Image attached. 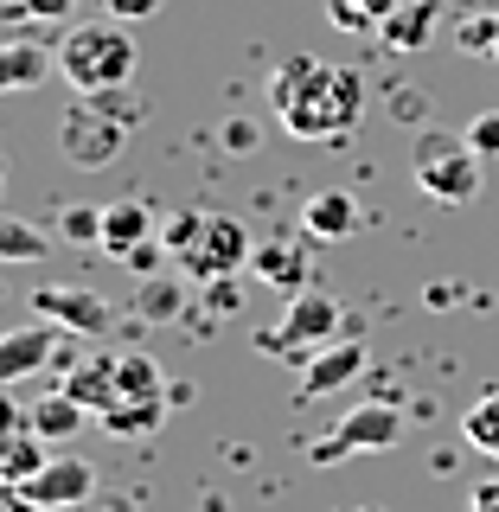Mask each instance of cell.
I'll use <instances>...</instances> for the list:
<instances>
[{
	"label": "cell",
	"mask_w": 499,
	"mask_h": 512,
	"mask_svg": "<svg viewBox=\"0 0 499 512\" xmlns=\"http://www.w3.org/2000/svg\"><path fill=\"white\" fill-rule=\"evenodd\" d=\"M269 103H276V116L295 141H346L365 116V84L346 64H320L295 52L269 77Z\"/></svg>",
	"instance_id": "6da1fadb"
},
{
	"label": "cell",
	"mask_w": 499,
	"mask_h": 512,
	"mask_svg": "<svg viewBox=\"0 0 499 512\" xmlns=\"http://www.w3.org/2000/svg\"><path fill=\"white\" fill-rule=\"evenodd\" d=\"M135 122H141V103L128 96V84L116 90H84L71 109H64V122H58V148L71 167H109L122 148H128V135H135Z\"/></svg>",
	"instance_id": "7a4b0ae2"
},
{
	"label": "cell",
	"mask_w": 499,
	"mask_h": 512,
	"mask_svg": "<svg viewBox=\"0 0 499 512\" xmlns=\"http://www.w3.org/2000/svg\"><path fill=\"white\" fill-rule=\"evenodd\" d=\"M135 39H128L122 20H90V26H71L58 45V77L71 84L77 96L84 90H116L135 77Z\"/></svg>",
	"instance_id": "3957f363"
},
{
	"label": "cell",
	"mask_w": 499,
	"mask_h": 512,
	"mask_svg": "<svg viewBox=\"0 0 499 512\" xmlns=\"http://www.w3.org/2000/svg\"><path fill=\"white\" fill-rule=\"evenodd\" d=\"M340 327H346V308L327 295V288H301V295H288V308L276 327H263L256 333V352H269V359H282V365H308L314 352H327L333 340H340Z\"/></svg>",
	"instance_id": "277c9868"
},
{
	"label": "cell",
	"mask_w": 499,
	"mask_h": 512,
	"mask_svg": "<svg viewBox=\"0 0 499 512\" xmlns=\"http://www.w3.org/2000/svg\"><path fill=\"white\" fill-rule=\"evenodd\" d=\"M480 173H487V160L468 148V135H448V128H423V135H416L410 180L436 205H474L480 199Z\"/></svg>",
	"instance_id": "5b68a950"
},
{
	"label": "cell",
	"mask_w": 499,
	"mask_h": 512,
	"mask_svg": "<svg viewBox=\"0 0 499 512\" xmlns=\"http://www.w3.org/2000/svg\"><path fill=\"white\" fill-rule=\"evenodd\" d=\"M397 442H404V410H397L391 397H378V404L346 410L340 423L308 448V461L314 468H340V461H352V455H378V448H397Z\"/></svg>",
	"instance_id": "8992f818"
},
{
	"label": "cell",
	"mask_w": 499,
	"mask_h": 512,
	"mask_svg": "<svg viewBox=\"0 0 499 512\" xmlns=\"http://www.w3.org/2000/svg\"><path fill=\"white\" fill-rule=\"evenodd\" d=\"M250 231H244V218H231V212H212L205 218V231H199V244H192L180 263H186V276H199V282H218V276H237V269H250Z\"/></svg>",
	"instance_id": "52a82bcc"
},
{
	"label": "cell",
	"mask_w": 499,
	"mask_h": 512,
	"mask_svg": "<svg viewBox=\"0 0 499 512\" xmlns=\"http://www.w3.org/2000/svg\"><path fill=\"white\" fill-rule=\"evenodd\" d=\"M20 493L39 512H77V506H90V493H96V468H90L84 455H52Z\"/></svg>",
	"instance_id": "ba28073f"
},
{
	"label": "cell",
	"mask_w": 499,
	"mask_h": 512,
	"mask_svg": "<svg viewBox=\"0 0 499 512\" xmlns=\"http://www.w3.org/2000/svg\"><path fill=\"white\" fill-rule=\"evenodd\" d=\"M250 269H256V282H269L276 295H301V288H314V282H308V269H314V237H308V231H301V237H269V244H256Z\"/></svg>",
	"instance_id": "9c48e42d"
},
{
	"label": "cell",
	"mask_w": 499,
	"mask_h": 512,
	"mask_svg": "<svg viewBox=\"0 0 499 512\" xmlns=\"http://www.w3.org/2000/svg\"><path fill=\"white\" fill-rule=\"evenodd\" d=\"M32 308H39L45 320H52L58 333H109V301L103 295H90V288H39V295H32Z\"/></svg>",
	"instance_id": "30bf717a"
},
{
	"label": "cell",
	"mask_w": 499,
	"mask_h": 512,
	"mask_svg": "<svg viewBox=\"0 0 499 512\" xmlns=\"http://www.w3.org/2000/svg\"><path fill=\"white\" fill-rule=\"evenodd\" d=\"M365 340L359 333H346V340H333L327 352H314L308 365H301V404L308 397H327V391H340V384H352V378H365Z\"/></svg>",
	"instance_id": "8fae6325"
},
{
	"label": "cell",
	"mask_w": 499,
	"mask_h": 512,
	"mask_svg": "<svg viewBox=\"0 0 499 512\" xmlns=\"http://www.w3.org/2000/svg\"><path fill=\"white\" fill-rule=\"evenodd\" d=\"M58 327L52 320H39V327H13L7 340H0V378H26V372H39V365H52L58 359Z\"/></svg>",
	"instance_id": "7c38bea8"
},
{
	"label": "cell",
	"mask_w": 499,
	"mask_h": 512,
	"mask_svg": "<svg viewBox=\"0 0 499 512\" xmlns=\"http://www.w3.org/2000/svg\"><path fill=\"white\" fill-rule=\"evenodd\" d=\"M148 237H160L148 199H109V205H103V250L116 256V263H122L135 244H148Z\"/></svg>",
	"instance_id": "4fadbf2b"
},
{
	"label": "cell",
	"mask_w": 499,
	"mask_h": 512,
	"mask_svg": "<svg viewBox=\"0 0 499 512\" xmlns=\"http://www.w3.org/2000/svg\"><path fill=\"white\" fill-rule=\"evenodd\" d=\"M301 231L314 237V244H340V237L359 231V199L352 192H314L308 205H301Z\"/></svg>",
	"instance_id": "5bb4252c"
},
{
	"label": "cell",
	"mask_w": 499,
	"mask_h": 512,
	"mask_svg": "<svg viewBox=\"0 0 499 512\" xmlns=\"http://www.w3.org/2000/svg\"><path fill=\"white\" fill-rule=\"evenodd\" d=\"M96 423H103L109 436H154V429L167 423V397H109V404L96 410Z\"/></svg>",
	"instance_id": "9a60e30c"
},
{
	"label": "cell",
	"mask_w": 499,
	"mask_h": 512,
	"mask_svg": "<svg viewBox=\"0 0 499 512\" xmlns=\"http://www.w3.org/2000/svg\"><path fill=\"white\" fill-rule=\"evenodd\" d=\"M436 13H442V0H404V7L378 26L384 45H391V52H423V45L436 39Z\"/></svg>",
	"instance_id": "2e32d148"
},
{
	"label": "cell",
	"mask_w": 499,
	"mask_h": 512,
	"mask_svg": "<svg viewBox=\"0 0 499 512\" xmlns=\"http://www.w3.org/2000/svg\"><path fill=\"white\" fill-rule=\"evenodd\" d=\"M84 416H90V404H77L71 391H52V397H39V404L26 410V423L39 429L45 442H71L77 429H84Z\"/></svg>",
	"instance_id": "e0dca14e"
},
{
	"label": "cell",
	"mask_w": 499,
	"mask_h": 512,
	"mask_svg": "<svg viewBox=\"0 0 499 512\" xmlns=\"http://www.w3.org/2000/svg\"><path fill=\"white\" fill-rule=\"evenodd\" d=\"M45 461H52V455H45V436L32 423L26 429H7V448H0V480H7V487H26Z\"/></svg>",
	"instance_id": "ac0fdd59"
},
{
	"label": "cell",
	"mask_w": 499,
	"mask_h": 512,
	"mask_svg": "<svg viewBox=\"0 0 499 512\" xmlns=\"http://www.w3.org/2000/svg\"><path fill=\"white\" fill-rule=\"evenodd\" d=\"M64 391H71L77 404L103 410L109 397H116V359H71L64 365Z\"/></svg>",
	"instance_id": "d6986e66"
},
{
	"label": "cell",
	"mask_w": 499,
	"mask_h": 512,
	"mask_svg": "<svg viewBox=\"0 0 499 512\" xmlns=\"http://www.w3.org/2000/svg\"><path fill=\"white\" fill-rule=\"evenodd\" d=\"M58 71V52H45V45H7L0 52V84L7 90H32V84H45V77Z\"/></svg>",
	"instance_id": "ffe728a7"
},
{
	"label": "cell",
	"mask_w": 499,
	"mask_h": 512,
	"mask_svg": "<svg viewBox=\"0 0 499 512\" xmlns=\"http://www.w3.org/2000/svg\"><path fill=\"white\" fill-rule=\"evenodd\" d=\"M461 436H468L480 455L499 461V384H493V391H480L474 404H468V416H461Z\"/></svg>",
	"instance_id": "44dd1931"
},
{
	"label": "cell",
	"mask_w": 499,
	"mask_h": 512,
	"mask_svg": "<svg viewBox=\"0 0 499 512\" xmlns=\"http://www.w3.org/2000/svg\"><path fill=\"white\" fill-rule=\"evenodd\" d=\"M404 0H327V20L340 32H365V26H384Z\"/></svg>",
	"instance_id": "7402d4cb"
},
{
	"label": "cell",
	"mask_w": 499,
	"mask_h": 512,
	"mask_svg": "<svg viewBox=\"0 0 499 512\" xmlns=\"http://www.w3.org/2000/svg\"><path fill=\"white\" fill-rule=\"evenodd\" d=\"M0 256L7 263H39V256H52V237L32 231L26 218H0Z\"/></svg>",
	"instance_id": "603a6c76"
},
{
	"label": "cell",
	"mask_w": 499,
	"mask_h": 512,
	"mask_svg": "<svg viewBox=\"0 0 499 512\" xmlns=\"http://www.w3.org/2000/svg\"><path fill=\"white\" fill-rule=\"evenodd\" d=\"M58 237L64 244H84V250H103V205H64Z\"/></svg>",
	"instance_id": "cb8c5ba5"
},
{
	"label": "cell",
	"mask_w": 499,
	"mask_h": 512,
	"mask_svg": "<svg viewBox=\"0 0 499 512\" xmlns=\"http://www.w3.org/2000/svg\"><path fill=\"white\" fill-rule=\"evenodd\" d=\"M116 397H160V365L141 359V352L116 359Z\"/></svg>",
	"instance_id": "d4e9b609"
},
{
	"label": "cell",
	"mask_w": 499,
	"mask_h": 512,
	"mask_svg": "<svg viewBox=\"0 0 499 512\" xmlns=\"http://www.w3.org/2000/svg\"><path fill=\"white\" fill-rule=\"evenodd\" d=\"M180 308H186L180 282H160V276H148V288H141V314H148V320H180Z\"/></svg>",
	"instance_id": "484cf974"
},
{
	"label": "cell",
	"mask_w": 499,
	"mask_h": 512,
	"mask_svg": "<svg viewBox=\"0 0 499 512\" xmlns=\"http://www.w3.org/2000/svg\"><path fill=\"white\" fill-rule=\"evenodd\" d=\"M493 39H499V7L461 20V52H468V58H493Z\"/></svg>",
	"instance_id": "4316f807"
},
{
	"label": "cell",
	"mask_w": 499,
	"mask_h": 512,
	"mask_svg": "<svg viewBox=\"0 0 499 512\" xmlns=\"http://www.w3.org/2000/svg\"><path fill=\"white\" fill-rule=\"evenodd\" d=\"M199 231H205V212H173V218H160V244H167L173 256H186L192 244H199Z\"/></svg>",
	"instance_id": "83f0119b"
},
{
	"label": "cell",
	"mask_w": 499,
	"mask_h": 512,
	"mask_svg": "<svg viewBox=\"0 0 499 512\" xmlns=\"http://www.w3.org/2000/svg\"><path fill=\"white\" fill-rule=\"evenodd\" d=\"M468 135V148L480 154V160H499V109H480V116L461 128Z\"/></svg>",
	"instance_id": "f1b7e54d"
},
{
	"label": "cell",
	"mask_w": 499,
	"mask_h": 512,
	"mask_svg": "<svg viewBox=\"0 0 499 512\" xmlns=\"http://www.w3.org/2000/svg\"><path fill=\"white\" fill-rule=\"evenodd\" d=\"M160 256H173V250L160 244V237H148V244H135L122 256V269H135V276H160Z\"/></svg>",
	"instance_id": "f546056e"
},
{
	"label": "cell",
	"mask_w": 499,
	"mask_h": 512,
	"mask_svg": "<svg viewBox=\"0 0 499 512\" xmlns=\"http://www.w3.org/2000/svg\"><path fill=\"white\" fill-rule=\"evenodd\" d=\"M77 0H13V13L20 20H71Z\"/></svg>",
	"instance_id": "4dcf8cb0"
},
{
	"label": "cell",
	"mask_w": 499,
	"mask_h": 512,
	"mask_svg": "<svg viewBox=\"0 0 499 512\" xmlns=\"http://www.w3.org/2000/svg\"><path fill=\"white\" fill-rule=\"evenodd\" d=\"M103 7H109V20L135 26V20H154V13H160V0H103Z\"/></svg>",
	"instance_id": "1f68e13d"
},
{
	"label": "cell",
	"mask_w": 499,
	"mask_h": 512,
	"mask_svg": "<svg viewBox=\"0 0 499 512\" xmlns=\"http://www.w3.org/2000/svg\"><path fill=\"white\" fill-rule=\"evenodd\" d=\"M205 301H212V314H237V276L205 282Z\"/></svg>",
	"instance_id": "d6a6232c"
},
{
	"label": "cell",
	"mask_w": 499,
	"mask_h": 512,
	"mask_svg": "<svg viewBox=\"0 0 499 512\" xmlns=\"http://www.w3.org/2000/svg\"><path fill=\"white\" fill-rule=\"evenodd\" d=\"M391 103H397V122H423L429 116V96L423 90H397Z\"/></svg>",
	"instance_id": "836d02e7"
},
{
	"label": "cell",
	"mask_w": 499,
	"mask_h": 512,
	"mask_svg": "<svg viewBox=\"0 0 499 512\" xmlns=\"http://www.w3.org/2000/svg\"><path fill=\"white\" fill-rule=\"evenodd\" d=\"M468 512H499V474L474 480V493H468Z\"/></svg>",
	"instance_id": "e575fe53"
},
{
	"label": "cell",
	"mask_w": 499,
	"mask_h": 512,
	"mask_svg": "<svg viewBox=\"0 0 499 512\" xmlns=\"http://www.w3.org/2000/svg\"><path fill=\"white\" fill-rule=\"evenodd\" d=\"M250 141H256V128H250V122H231V128H224V148H231V154H244Z\"/></svg>",
	"instance_id": "d590c367"
},
{
	"label": "cell",
	"mask_w": 499,
	"mask_h": 512,
	"mask_svg": "<svg viewBox=\"0 0 499 512\" xmlns=\"http://www.w3.org/2000/svg\"><path fill=\"white\" fill-rule=\"evenodd\" d=\"M0 512H39V506H32V500H26V493H20V487H13V493H7V500H0Z\"/></svg>",
	"instance_id": "8d00e7d4"
},
{
	"label": "cell",
	"mask_w": 499,
	"mask_h": 512,
	"mask_svg": "<svg viewBox=\"0 0 499 512\" xmlns=\"http://www.w3.org/2000/svg\"><path fill=\"white\" fill-rule=\"evenodd\" d=\"M90 512H135V500H103V506H90Z\"/></svg>",
	"instance_id": "74e56055"
},
{
	"label": "cell",
	"mask_w": 499,
	"mask_h": 512,
	"mask_svg": "<svg viewBox=\"0 0 499 512\" xmlns=\"http://www.w3.org/2000/svg\"><path fill=\"white\" fill-rule=\"evenodd\" d=\"M493 64H499V39H493Z\"/></svg>",
	"instance_id": "f35d334b"
}]
</instances>
